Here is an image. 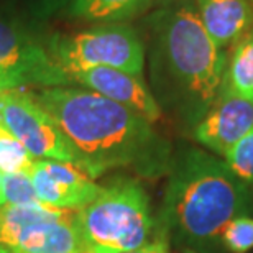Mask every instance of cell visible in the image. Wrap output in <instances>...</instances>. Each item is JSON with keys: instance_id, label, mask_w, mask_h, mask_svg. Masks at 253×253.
Listing matches in <instances>:
<instances>
[{"instance_id": "obj_14", "label": "cell", "mask_w": 253, "mask_h": 253, "mask_svg": "<svg viewBox=\"0 0 253 253\" xmlns=\"http://www.w3.org/2000/svg\"><path fill=\"white\" fill-rule=\"evenodd\" d=\"M222 87L253 105V30L232 46Z\"/></svg>"}, {"instance_id": "obj_13", "label": "cell", "mask_w": 253, "mask_h": 253, "mask_svg": "<svg viewBox=\"0 0 253 253\" xmlns=\"http://www.w3.org/2000/svg\"><path fill=\"white\" fill-rule=\"evenodd\" d=\"M151 3L153 0H73L63 13L87 23H125L146 12Z\"/></svg>"}, {"instance_id": "obj_1", "label": "cell", "mask_w": 253, "mask_h": 253, "mask_svg": "<svg viewBox=\"0 0 253 253\" xmlns=\"http://www.w3.org/2000/svg\"><path fill=\"white\" fill-rule=\"evenodd\" d=\"M33 94L66 135L76 166L92 179L125 168L146 178L168 173L169 143L133 110L78 85L42 87Z\"/></svg>"}, {"instance_id": "obj_6", "label": "cell", "mask_w": 253, "mask_h": 253, "mask_svg": "<svg viewBox=\"0 0 253 253\" xmlns=\"http://www.w3.org/2000/svg\"><path fill=\"white\" fill-rule=\"evenodd\" d=\"M0 249L10 253H84L78 215L46 206H0Z\"/></svg>"}, {"instance_id": "obj_20", "label": "cell", "mask_w": 253, "mask_h": 253, "mask_svg": "<svg viewBox=\"0 0 253 253\" xmlns=\"http://www.w3.org/2000/svg\"><path fill=\"white\" fill-rule=\"evenodd\" d=\"M126 253H171V252H169L168 242L156 237L153 242L146 244L145 247H141V249H136L133 252H126Z\"/></svg>"}, {"instance_id": "obj_21", "label": "cell", "mask_w": 253, "mask_h": 253, "mask_svg": "<svg viewBox=\"0 0 253 253\" xmlns=\"http://www.w3.org/2000/svg\"><path fill=\"white\" fill-rule=\"evenodd\" d=\"M0 206H5V197H3V186H2V173H0Z\"/></svg>"}, {"instance_id": "obj_11", "label": "cell", "mask_w": 253, "mask_h": 253, "mask_svg": "<svg viewBox=\"0 0 253 253\" xmlns=\"http://www.w3.org/2000/svg\"><path fill=\"white\" fill-rule=\"evenodd\" d=\"M253 126V105L222 87L219 97L191 130L197 143L224 156Z\"/></svg>"}, {"instance_id": "obj_4", "label": "cell", "mask_w": 253, "mask_h": 253, "mask_svg": "<svg viewBox=\"0 0 253 253\" xmlns=\"http://www.w3.org/2000/svg\"><path fill=\"white\" fill-rule=\"evenodd\" d=\"M84 253H126L150 244L156 220L140 181L115 178L76 212Z\"/></svg>"}, {"instance_id": "obj_10", "label": "cell", "mask_w": 253, "mask_h": 253, "mask_svg": "<svg viewBox=\"0 0 253 253\" xmlns=\"http://www.w3.org/2000/svg\"><path fill=\"white\" fill-rule=\"evenodd\" d=\"M68 85H78L104 95L124 107L133 110L150 124L161 117V107L143 78L112 68H87L64 73Z\"/></svg>"}, {"instance_id": "obj_9", "label": "cell", "mask_w": 253, "mask_h": 253, "mask_svg": "<svg viewBox=\"0 0 253 253\" xmlns=\"http://www.w3.org/2000/svg\"><path fill=\"white\" fill-rule=\"evenodd\" d=\"M30 178L40 202L58 211L78 212L92 202L102 189L87 173L64 161L35 160Z\"/></svg>"}, {"instance_id": "obj_18", "label": "cell", "mask_w": 253, "mask_h": 253, "mask_svg": "<svg viewBox=\"0 0 253 253\" xmlns=\"http://www.w3.org/2000/svg\"><path fill=\"white\" fill-rule=\"evenodd\" d=\"M222 247L230 253H247L253 249V219L239 215L222 232Z\"/></svg>"}, {"instance_id": "obj_19", "label": "cell", "mask_w": 253, "mask_h": 253, "mask_svg": "<svg viewBox=\"0 0 253 253\" xmlns=\"http://www.w3.org/2000/svg\"><path fill=\"white\" fill-rule=\"evenodd\" d=\"M71 2L73 0H28V7L35 18L44 20L54 17L56 13H63Z\"/></svg>"}, {"instance_id": "obj_22", "label": "cell", "mask_w": 253, "mask_h": 253, "mask_svg": "<svg viewBox=\"0 0 253 253\" xmlns=\"http://www.w3.org/2000/svg\"><path fill=\"white\" fill-rule=\"evenodd\" d=\"M179 253H196V252H192V250H179Z\"/></svg>"}, {"instance_id": "obj_3", "label": "cell", "mask_w": 253, "mask_h": 253, "mask_svg": "<svg viewBox=\"0 0 253 253\" xmlns=\"http://www.w3.org/2000/svg\"><path fill=\"white\" fill-rule=\"evenodd\" d=\"M156 237L179 250L220 253L222 232L250 207L249 186L224 160L192 146L171 156Z\"/></svg>"}, {"instance_id": "obj_12", "label": "cell", "mask_w": 253, "mask_h": 253, "mask_svg": "<svg viewBox=\"0 0 253 253\" xmlns=\"http://www.w3.org/2000/svg\"><path fill=\"white\" fill-rule=\"evenodd\" d=\"M202 27L225 49L253 30V0H194Z\"/></svg>"}, {"instance_id": "obj_17", "label": "cell", "mask_w": 253, "mask_h": 253, "mask_svg": "<svg viewBox=\"0 0 253 253\" xmlns=\"http://www.w3.org/2000/svg\"><path fill=\"white\" fill-rule=\"evenodd\" d=\"M2 186H3L5 204L43 206L38 199L37 191L33 188V181L30 178V171L2 174Z\"/></svg>"}, {"instance_id": "obj_15", "label": "cell", "mask_w": 253, "mask_h": 253, "mask_svg": "<svg viewBox=\"0 0 253 253\" xmlns=\"http://www.w3.org/2000/svg\"><path fill=\"white\" fill-rule=\"evenodd\" d=\"M35 158L28 150L20 143L17 136L10 133L0 119V173H22L30 171Z\"/></svg>"}, {"instance_id": "obj_5", "label": "cell", "mask_w": 253, "mask_h": 253, "mask_svg": "<svg viewBox=\"0 0 253 253\" xmlns=\"http://www.w3.org/2000/svg\"><path fill=\"white\" fill-rule=\"evenodd\" d=\"M49 56L64 73L87 68H112L143 78L145 44L125 23L97 25L83 32L51 35L44 42Z\"/></svg>"}, {"instance_id": "obj_2", "label": "cell", "mask_w": 253, "mask_h": 253, "mask_svg": "<svg viewBox=\"0 0 253 253\" xmlns=\"http://www.w3.org/2000/svg\"><path fill=\"white\" fill-rule=\"evenodd\" d=\"M148 27L151 92L161 110L192 130L219 97L229 54L215 46L191 2L156 10Z\"/></svg>"}, {"instance_id": "obj_8", "label": "cell", "mask_w": 253, "mask_h": 253, "mask_svg": "<svg viewBox=\"0 0 253 253\" xmlns=\"http://www.w3.org/2000/svg\"><path fill=\"white\" fill-rule=\"evenodd\" d=\"M0 119L35 160L76 165V155L66 135L33 92L23 89L0 92Z\"/></svg>"}, {"instance_id": "obj_7", "label": "cell", "mask_w": 253, "mask_h": 253, "mask_svg": "<svg viewBox=\"0 0 253 253\" xmlns=\"http://www.w3.org/2000/svg\"><path fill=\"white\" fill-rule=\"evenodd\" d=\"M28 85H68L64 71L40 42L17 20L0 13V92Z\"/></svg>"}, {"instance_id": "obj_16", "label": "cell", "mask_w": 253, "mask_h": 253, "mask_svg": "<svg viewBox=\"0 0 253 253\" xmlns=\"http://www.w3.org/2000/svg\"><path fill=\"white\" fill-rule=\"evenodd\" d=\"M224 161L240 181L253 186V126L227 151Z\"/></svg>"}, {"instance_id": "obj_23", "label": "cell", "mask_w": 253, "mask_h": 253, "mask_svg": "<svg viewBox=\"0 0 253 253\" xmlns=\"http://www.w3.org/2000/svg\"><path fill=\"white\" fill-rule=\"evenodd\" d=\"M0 253H10V252H7V250H3V249H0Z\"/></svg>"}]
</instances>
